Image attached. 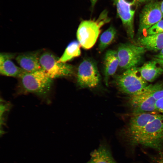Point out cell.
I'll return each mask as SVG.
<instances>
[{
	"instance_id": "6da1fadb",
	"label": "cell",
	"mask_w": 163,
	"mask_h": 163,
	"mask_svg": "<svg viewBox=\"0 0 163 163\" xmlns=\"http://www.w3.org/2000/svg\"><path fill=\"white\" fill-rule=\"evenodd\" d=\"M127 136L132 145L161 150L163 145V115L161 114L142 129Z\"/></svg>"
},
{
	"instance_id": "7a4b0ae2",
	"label": "cell",
	"mask_w": 163,
	"mask_h": 163,
	"mask_svg": "<svg viewBox=\"0 0 163 163\" xmlns=\"http://www.w3.org/2000/svg\"><path fill=\"white\" fill-rule=\"evenodd\" d=\"M110 21L108 11L104 10L97 19L82 21L76 34L78 41L81 46L86 50L92 48L98 38L101 27Z\"/></svg>"
},
{
	"instance_id": "3957f363",
	"label": "cell",
	"mask_w": 163,
	"mask_h": 163,
	"mask_svg": "<svg viewBox=\"0 0 163 163\" xmlns=\"http://www.w3.org/2000/svg\"><path fill=\"white\" fill-rule=\"evenodd\" d=\"M20 78L21 86L25 92L40 96L48 94L53 83V79L42 69L32 72H26Z\"/></svg>"
},
{
	"instance_id": "277c9868",
	"label": "cell",
	"mask_w": 163,
	"mask_h": 163,
	"mask_svg": "<svg viewBox=\"0 0 163 163\" xmlns=\"http://www.w3.org/2000/svg\"><path fill=\"white\" fill-rule=\"evenodd\" d=\"M147 82L142 77L137 67L126 70L115 79L119 90L129 96L142 91L149 85Z\"/></svg>"
},
{
	"instance_id": "5b68a950",
	"label": "cell",
	"mask_w": 163,
	"mask_h": 163,
	"mask_svg": "<svg viewBox=\"0 0 163 163\" xmlns=\"http://www.w3.org/2000/svg\"><path fill=\"white\" fill-rule=\"evenodd\" d=\"M58 59L50 52H43L40 57L41 69L53 79L72 75L74 72L73 66L66 63L59 62Z\"/></svg>"
},
{
	"instance_id": "8992f818",
	"label": "cell",
	"mask_w": 163,
	"mask_h": 163,
	"mask_svg": "<svg viewBox=\"0 0 163 163\" xmlns=\"http://www.w3.org/2000/svg\"><path fill=\"white\" fill-rule=\"evenodd\" d=\"M146 50L143 47L131 43L120 44L117 50L119 66L125 70L136 67L142 61Z\"/></svg>"
},
{
	"instance_id": "52a82bcc",
	"label": "cell",
	"mask_w": 163,
	"mask_h": 163,
	"mask_svg": "<svg viewBox=\"0 0 163 163\" xmlns=\"http://www.w3.org/2000/svg\"><path fill=\"white\" fill-rule=\"evenodd\" d=\"M77 79L80 88L97 87L100 82L101 76L96 63L90 59L83 60L78 66Z\"/></svg>"
},
{
	"instance_id": "ba28073f",
	"label": "cell",
	"mask_w": 163,
	"mask_h": 163,
	"mask_svg": "<svg viewBox=\"0 0 163 163\" xmlns=\"http://www.w3.org/2000/svg\"><path fill=\"white\" fill-rule=\"evenodd\" d=\"M117 13L128 36L133 39L134 35V19L138 3L137 0H114Z\"/></svg>"
},
{
	"instance_id": "9c48e42d",
	"label": "cell",
	"mask_w": 163,
	"mask_h": 163,
	"mask_svg": "<svg viewBox=\"0 0 163 163\" xmlns=\"http://www.w3.org/2000/svg\"><path fill=\"white\" fill-rule=\"evenodd\" d=\"M160 3L161 2L151 0L143 8L139 16L138 33L139 34L162 19Z\"/></svg>"
},
{
	"instance_id": "30bf717a",
	"label": "cell",
	"mask_w": 163,
	"mask_h": 163,
	"mask_svg": "<svg viewBox=\"0 0 163 163\" xmlns=\"http://www.w3.org/2000/svg\"><path fill=\"white\" fill-rule=\"evenodd\" d=\"M147 87L139 93L129 96L127 104L132 114L158 112L155 107L156 100L152 96Z\"/></svg>"
},
{
	"instance_id": "8fae6325",
	"label": "cell",
	"mask_w": 163,
	"mask_h": 163,
	"mask_svg": "<svg viewBox=\"0 0 163 163\" xmlns=\"http://www.w3.org/2000/svg\"><path fill=\"white\" fill-rule=\"evenodd\" d=\"M161 114L157 112L132 114L126 128V136L134 133L142 129Z\"/></svg>"
},
{
	"instance_id": "7c38bea8",
	"label": "cell",
	"mask_w": 163,
	"mask_h": 163,
	"mask_svg": "<svg viewBox=\"0 0 163 163\" xmlns=\"http://www.w3.org/2000/svg\"><path fill=\"white\" fill-rule=\"evenodd\" d=\"M39 51L22 53L18 55L15 59L22 69L26 72H34L41 69L40 62Z\"/></svg>"
},
{
	"instance_id": "4fadbf2b",
	"label": "cell",
	"mask_w": 163,
	"mask_h": 163,
	"mask_svg": "<svg viewBox=\"0 0 163 163\" xmlns=\"http://www.w3.org/2000/svg\"><path fill=\"white\" fill-rule=\"evenodd\" d=\"M14 56L12 54L1 53L0 55V72L2 75L20 78L26 72L16 66L12 59Z\"/></svg>"
},
{
	"instance_id": "5bb4252c",
	"label": "cell",
	"mask_w": 163,
	"mask_h": 163,
	"mask_svg": "<svg viewBox=\"0 0 163 163\" xmlns=\"http://www.w3.org/2000/svg\"><path fill=\"white\" fill-rule=\"evenodd\" d=\"M118 66L119 60L117 51L107 50L105 54L103 61L104 81L106 85H108L109 78L115 73Z\"/></svg>"
},
{
	"instance_id": "9a60e30c",
	"label": "cell",
	"mask_w": 163,
	"mask_h": 163,
	"mask_svg": "<svg viewBox=\"0 0 163 163\" xmlns=\"http://www.w3.org/2000/svg\"><path fill=\"white\" fill-rule=\"evenodd\" d=\"M138 69L142 77L147 82H153L163 72L161 66L154 59L145 62Z\"/></svg>"
},
{
	"instance_id": "2e32d148",
	"label": "cell",
	"mask_w": 163,
	"mask_h": 163,
	"mask_svg": "<svg viewBox=\"0 0 163 163\" xmlns=\"http://www.w3.org/2000/svg\"><path fill=\"white\" fill-rule=\"evenodd\" d=\"M90 158L85 163H117L106 144H101L90 153Z\"/></svg>"
},
{
	"instance_id": "e0dca14e",
	"label": "cell",
	"mask_w": 163,
	"mask_h": 163,
	"mask_svg": "<svg viewBox=\"0 0 163 163\" xmlns=\"http://www.w3.org/2000/svg\"><path fill=\"white\" fill-rule=\"evenodd\" d=\"M138 42L146 50L160 51L163 48V33L142 36L139 38Z\"/></svg>"
},
{
	"instance_id": "ac0fdd59",
	"label": "cell",
	"mask_w": 163,
	"mask_h": 163,
	"mask_svg": "<svg viewBox=\"0 0 163 163\" xmlns=\"http://www.w3.org/2000/svg\"><path fill=\"white\" fill-rule=\"evenodd\" d=\"M81 45L77 41L71 42L66 48L60 58L59 62L66 63L72 59L79 56L81 54Z\"/></svg>"
},
{
	"instance_id": "d6986e66",
	"label": "cell",
	"mask_w": 163,
	"mask_h": 163,
	"mask_svg": "<svg viewBox=\"0 0 163 163\" xmlns=\"http://www.w3.org/2000/svg\"><path fill=\"white\" fill-rule=\"evenodd\" d=\"M117 31L113 26H110L104 32L100 37L98 50L101 53L113 43L117 35Z\"/></svg>"
},
{
	"instance_id": "ffe728a7",
	"label": "cell",
	"mask_w": 163,
	"mask_h": 163,
	"mask_svg": "<svg viewBox=\"0 0 163 163\" xmlns=\"http://www.w3.org/2000/svg\"><path fill=\"white\" fill-rule=\"evenodd\" d=\"M147 88L152 96L155 100L163 97V82L148 85Z\"/></svg>"
},
{
	"instance_id": "44dd1931",
	"label": "cell",
	"mask_w": 163,
	"mask_h": 163,
	"mask_svg": "<svg viewBox=\"0 0 163 163\" xmlns=\"http://www.w3.org/2000/svg\"><path fill=\"white\" fill-rule=\"evenodd\" d=\"M145 33L146 35L163 33V19L149 28Z\"/></svg>"
},
{
	"instance_id": "7402d4cb",
	"label": "cell",
	"mask_w": 163,
	"mask_h": 163,
	"mask_svg": "<svg viewBox=\"0 0 163 163\" xmlns=\"http://www.w3.org/2000/svg\"><path fill=\"white\" fill-rule=\"evenodd\" d=\"M155 107L157 111L163 115V97L156 101Z\"/></svg>"
},
{
	"instance_id": "603a6c76",
	"label": "cell",
	"mask_w": 163,
	"mask_h": 163,
	"mask_svg": "<svg viewBox=\"0 0 163 163\" xmlns=\"http://www.w3.org/2000/svg\"><path fill=\"white\" fill-rule=\"evenodd\" d=\"M154 58L163 60V48L159 53L154 56Z\"/></svg>"
},
{
	"instance_id": "cb8c5ba5",
	"label": "cell",
	"mask_w": 163,
	"mask_h": 163,
	"mask_svg": "<svg viewBox=\"0 0 163 163\" xmlns=\"http://www.w3.org/2000/svg\"><path fill=\"white\" fill-rule=\"evenodd\" d=\"M153 59L156 61L161 65L163 69V60L160 59L155 58H153Z\"/></svg>"
},
{
	"instance_id": "d4e9b609",
	"label": "cell",
	"mask_w": 163,
	"mask_h": 163,
	"mask_svg": "<svg viewBox=\"0 0 163 163\" xmlns=\"http://www.w3.org/2000/svg\"><path fill=\"white\" fill-rule=\"evenodd\" d=\"M151 0H137L138 3H147Z\"/></svg>"
},
{
	"instance_id": "484cf974",
	"label": "cell",
	"mask_w": 163,
	"mask_h": 163,
	"mask_svg": "<svg viewBox=\"0 0 163 163\" xmlns=\"http://www.w3.org/2000/svg\"><path fill=\"white\" fill-rule=\"evenodd\" d=\"M160 7L161 9L163 16V0L161 2Z\"/></svg>"
}]
</instances>
